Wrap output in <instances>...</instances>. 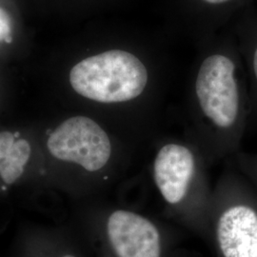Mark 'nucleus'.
Returning <instances> with one entry per match:
<instances>
[{"mask_svg": "<svg viewBox=\"0 0 257 257\" xmlns=\"http://www.w3.org/2000/svg\"><path fill=\"white\" fill-rule=\"evenodd\" d=\"M146 67L136 55L111 50L83 59L70 73V83L83 97L120 103L138 97L146 88Z\"/></svg>", "mask_w": 257, "mask_h": 257, "instance_id": "1", "label": "nucleus"}, {"mask_svg": "<svg viewBox=\"0 0 257 257\" xmlns=\"http://www.w3.org/2000/svg\"><path fill=\"white\" fill-rule=\"evenodd\" d=\"M47 146L55 158L79 164L89 172L102 169L111 153L105 131L86 116H74L60 124L50 136Z\"/></svg>", "mask_w": 257, "mask_h": 257, "instance_id": "2", "label": "nucleus"}, {"mask_svg": "<svg viewBox=\"0 0 257 257\" xmlns=\"http://www.w3.org/2000/svg\"><path fill=\"white\" fill-rule=\"evenodd\" d=\"M205 115L218 127L229 128L237 117L239 96L234 64L227 56L213 55L204 60L195 84Z\"/></svg>", "mask_w": 257, "mask_h": 257, "instance_id": "3", "label": "nucleus"}, {"mask_svg": "<svg viewBox=\"0 0 257 257\" xmlns=\"http://www.w3.org/2000/svg\"><path fill=\"white\" fill-rule=\"evenodd\" d=\"M110 244L118 257H160V236L155 225L135 212L116 211L107 225Z\"/></svg>", "mask_w": 257, "mask_h": 257, "instance_id": "4", "label": "nucleus"}, {"mask_svg": "<svg viewBox=\"0 0 257 257\" xmlns=\"http://www.w3.org/2000/svg\"><path fill=\"white\" fill-rule=\"evenodd\" d=\"M193 171L194 159L189 149L169 144L158 152L154 166L155 180L167 202L177 204L183 199Z\"/></svg>", "mask_w": 257, "mask_h": 257, "instance_id": "5", "label": "nucleus"}, {"mask_svg": "<svg viewBox=\"0 0 257 257\" xmlns=\"http://www.w3.org/2000/svg\"><path fill=\"white\" fill-rule=\"evenodd\" d=\"M217 239L224 257H257V214L235 206L221 215Z\"/></svg>", "mask_w": 257, "mask_h": 257, "instance_id": "6", "label": "nucleus"}, {"mask_svg": "<svg viewBox=\"0 0 257 257\" xmlns=\"http://www.w3.org/2000/svg\"><path fill=\"white\" fill-rule=\"evenodd\" d=\"M31 156V146L27 140L18 139L9 154L0 162V176L6 184L16 182L24 172Z\"/></svg>", "mask_w": 257, "mask_h": 257, "instance_id": "7", "label": "nucleus"}, {"mask_svg": "<svg viewBox=\"0 0 257 257\" xmlns=\"http://www.w3.org/2000/svg\"><path fill=\"white\" fill-rule=\"evenodd\" d=\"M16 142V136L10 132L0 133V162L5 159Z\"/></svg>", "mask_w": 257, "mask_h": 257, "instance_id": "8", "label": "nucleus"}, {"mask_svg": "<svg viewBox=\"0 0 257 257\" xmlns=\"http://www.w3.org/2000/svg\"><path fill=\"white\" fill-rule=\"evenodd\" d=\"M10 25L6 14L0 10V40L10 42Z\"/></svg>", "mask_w": 257, "mask_h": 257, "instance_id": "9", "label": "nucleus"}, {"mask_svg": "<svg viewBox=\"0 0 257 257\" xmlns=\"http://www.w3.org/2000/svg\"><path fill=\"white\" fill-rule=\"evenodd\" d=\"M207 3H210V4H222V3H225V2H228L230 0H203Z\"/></svg>", "mask_w": 257, "mask_h": 257, "instance_id": "10", "label": "nucleus"}, {"mask_svg": "<svg viewBox=\"0 0 257 257\" xmlns=\"http://www.w3.org/2000/svg\"><path fill=\"white\" fill-rule=\"evenodd\" d=\"M253 69H254V73H255L257 78V49L255 54H254V57H253Z\"/></svg>", "mask_w": 257, "mask_h": 257, "instance_id": "11", "label": "nucleus"}, {"mask_svg": "<svg viewBox=\"0 0 257 257\" xmlns=\"http://www.w3.org/2000/svg\"><path fill=\"white\" fill-rule=\"evenodd\" d=\"M64 257H74V256H73V255H65Z\"/></svg>", "mask_w": 257, "mask_h": 257, "instance_id": "12", "label": "nucleus"}]
</instances>
